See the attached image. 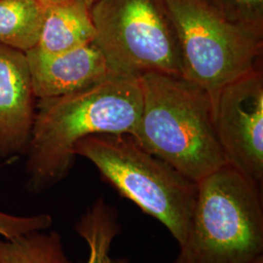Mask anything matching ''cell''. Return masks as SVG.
Segmentation results:
<instances>
[{
  "label": "cell",
  "instance_id": "cell-18",
  "mask_svg": "<svg viewBox=\"0 0 263 263\" xmlns=\"http://www.w3.org/2000/svg\"><path fill=\"white\" fill-rule=\"evenodd\" d=\"M253 263H263V256L261 257H259V258H257L255 261H254Z\"/></svg>",
  "mask_w": 263,
  "mask_h": 263
},
{
  "label": "cell",
  "instance_id": "cell-5",
  "mask_svg": "<svg viewBox=\"0 0 263 263\" xmlns=\"http://www.w3.org/2000/svg\"><path fill=\"white\" fill-rule=\"evenodd\" d=\"M179 42L183 78L207 93L214 114L222 89L257 68L263 30L224 19L203 0H163Z\"/></svg>",
  "mask_w": 263,
  "mask_h": 263
},
{
  "label": "cell",
  "instance_id": "cell-10",
  "mask_svg": "<svg viewBox=\"0 0 263 263\" xmlns=\"http://www.w3.org/2000/svg\"><path fill=\"white\" fill-rule=\"evenodd\" d=\"M96 30L90 8L80 0L45 7L35 47L47 53H63L94 42Z\"/></svg>",
  "mask_w": 263,
  "mask_h": 263
},
{
  "label": "cell",
  "instance_id": "cell-13",
  "mask_svg": "<svg viewBox=\"0 0 263 263\" xmlns=\"http://www.w3.org/2000/svg\"><path fill=\"white\" fill-rule=\"evenodd\" d=\"M0 263H72L56 230H34L0 238Z\"/></svg>",
  "mask_w": 263,
  "mask_h": 263
},
{
  "label": "cell",
  "instance_id": "cell-14",
  "mask_svg": "<svg viewBox=\"0 0 263 263\" xmlns=\"http://www.w3.org/2000/svg\"><path fill=\"white\" fill-rule=\"evenodd\" d=\"M224 19L263 30V0H203Z\"/></svg>",
  "mask_w": 263,
  "mask_h": 263
},
{
  "label": "cell",
  "instance_id": "cell-3",
  "mask_svg": "<svg viewBox=\"0 0 263 263\" xmlns=\"http://www.w3.org/2000/svg\"><path fill=\"white\" fill-rule=\"evenodd\" d=\"M197 185L187 236L171 263H253L263 256L262 187L228 163Z\"/></svg>",
  "mask_w": 263,
  "mask_h": 263
},
{
  "label": "cell",
  "instance_id": "cell-6",
  "mask_svg": "<svg viewBox=\"0 0 263 263\" xmlns=\"http://www.w3.org/2000/svg\"><path fill=\"white\" fill-rule=\"evenodd\" d=\"M94 43L113 74L183 77L179 42L163 0H97Z\"/></svg>",
  "mask_w": 263,
  "mask_h": 263
},
{
  "label": "cell",
  "instance_id": "cell-7",
  "mask_svg": "<svg viewBox=\"0 0 263 263\" xmlns=\"http://www.w3.org/2000/svg\"><path fill=\"white\" fill-rule=\"evenodd\" d=\"M215 127L227 163L262 187L263 77L258 67L222 89Z\"/></svg>",
  "mask_w": 263,
  "mask_h": 263
},
{
  "label": "cell",
  "instance_id": "cell-15",
  "mask_svg": "<svg viewBox=\"0 0 263 263\" xmlns=\"http://www.w3.org/2000/svg\"><path fill=\"white\" fill-rule=\"evenodd\" d=\"M53 217L49 214L15 216L0 211V237L11 239L34 230L50 229Z\"/></svg>",
  "mask_w": 263,
  "mask_h": 263
},
{
  "label": "cell",
  "instance_id": "cell-11",
  "mask_svg": "<svg viewBox=\"0 0 263 263\" xmlns=\"http://www.w3.org/2000/svg\"><path fill=\"white\" fill-rule=\"evenodd\" d=\"M74 229L87 246L86 263H131L126 256L112 254L113 243L121 234L122 226L118 210L104 198H98L85 210Z\"/></svg>",
  "mask_w": 263,
  "mask_h": 263
},
{
  "label": "cell",
  "instance_id": "cell-4",
  "mask_svg": "<svg viewBox=\"0 0 263 263\" xmlns=\"http://www.w3.org/2000/svg\"><path fill=\"white\" fill-rule=\"evenodd\" d=\"M76 156L90 161L120 196L164 226L178 245L187 236L198 185L122 134H98L76 143Z\"/></svg>",
  "mask_w": 263,
  "mask_h": 263
},
{
  "label": "cell",
  "instance_id": "cell-16",
  "mask_svg": "<svg viewBox=\"0 0 263 263\" xmlns=\"http://www.w3.org/2000/svg\"><path fill=\"white\" fill-rule=\"evenodd\" d=\"M44 7L49 6V5H53V4H57V3H62V2H66L68 0H38Z\"/></svg>",
  "mask_w": 263,
  "mask_h": 263
},
{
  "label": "cell",
  "instance_id": "cell-2",
  "mask_svg": "<svg viewBox=\"0 0 263 263\" xmlns=\"http://www.w3.org/2000/svg\"><path fill=\"white\" fill-rule=\"evenodd\" d=\"M139 82L142 107L135 141L196 183L227 164L213 104L202 88L157 72L141 76Z\"/></svg>",
  "mask_w": 263,
  "mask_h": 263
},
{
  "label": "cell",
  "instance_id": "cell-8",
  "mask_svg": "<svg viewBox=\"0 0 263 263\" xmlns=\"http://www.w3.org/2000/svg\"><path fill=\"white\" fill-rule=\"evenodd\" d=\"M36 103L26 53L0 44V158L26 154Z\"/></svg>",
  "mask_w": 263,
  "mask_h": 263
},
{
  "label": "cell",
  "instance_id": "cell-17",
  "mask_svg": "<svg viewBox=\"0 0 263 263\" xmlns=\"http://www.w3.org/2000/svg\"><path fill=\"white\" fill-rule=\"evenodd\" d=\"M82 3H84L85 5L87 6V7H89L90 9H91V7H92V5L94 4L95 2L97 1V0H80Z\"/></svg>",
  "mask_w": 263,
  "mask_h": 263
},
{
  "label": "cell",
  "instance_id": "cell-12",
  "mask_svg": "<svg viewBox=\"0 0 263 263\" xmlns=\"http://www.w3.org/2000/svg\"><path fill=\"white\" fill-rule=\"evenodd\" d=\"M44 11L38 0H0V44L25 53L35 47Z\"/></svg>",
  "mask_w": 263,
  "mask_h": 263
},
{
  "label": "cell",
  "instance_id": "cell-9",
  "mask_svg": "<svg viewBox=\"0 0 263 263\" xmlns=\"http://www.w3.org/2000/svg\"><path fill=\"white\" fill-rule=\"evenodd\" d=\"M26 57L37 100L79 92L115 76L94 43L63 53L33 47Z\"/></svg>",
  "mask_w": 263,
  "mask_h": 263
},
{
  "label": "cell",
  "instance_id": "cell-1",
  "mask_svg": "<svg viewBox=\"0 0 263 263\" xmlns=\"http://www.w3.org/2000/svg\"><path fill=\"white\" fill-rule=\"evenodd\" d=\"M141 107L139 78L119 76L72 94L37 100L25 154L28 191L41 193L66 179L80 140L98 134L133 137Z\"/></svg>",
  "mask_w": 263,
  "mask_h": 263
}]
</instances>
